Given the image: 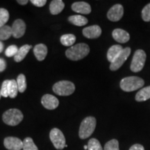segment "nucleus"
<instances>
[{"label":"nucleus","mask_w":150,"mask_h":150,"mask_svg":"<svg viewBox=\"0 0 150 150\" xmlns=\"http://www.w3.org/2000/svg\"><path fill=\"white\" fill-rule=\"evenodd\" d=\"M13 36L12 29L9 26L5 25L0 28V41L6 40Z\"/></svg>","instance_id":"5701e85b"},{"label":"nucleus","mask_w":150,"mask_h":150,"mask_svg":"<svg viewBox=\"0 0 150 150\" xmlns=\"http://www.w3.org/2000/svg\"><path fill=\"white\" fill-rule=\"evenodd\" d=\"M31 2L37 7H42L46 4V0H31Z\"/></svg>","instance_id":"473e14b6"},{"label":"nucleus","mask_w":150,"mask_h":150,"mask_svg":"<svg viewBox=\"0 0 150 150\" xmlns=\"http://www.w3.org/2000/svg\"><path fill=\"white\" fill-rule=\"evenodd\" d=\"M88 150H103L100 142L96 138H91L88 143Z\"/></svg>","instance_id":"bb28decb"},{"label":"nucleus","mask_w":150,"mask_h":150,"mask_svg":"<svg viewBox=\"0 0 150 150\" xmlns=\"http://www.w3.org/2000/svg\"><path fill=\"white\" fill-rule=\"evenodd\" d=\"M145 84L142 78L138 76H127L120 81L121 89L125 92H132L138 90Z\"/></svg>","instance_id":"7ed1b4c3"},{"label":"nucleus","mask_w":150,"mask_h":150,"mask_svg":"<svg viewBox=\"0 0 150 150\" xmlns=\"http://www.w3.org/2000/svg\"><path fill=\"white\" fill-rule=\"evenodd\" d=\"M23 114L17 108H11L4 112L2 120L4 122L9 126H17L23 120Z\"/></svg>","instance_id":"20e7f679"},{"label":"nucleus","mask_w":150,"mask_h":150,"mask_svg":"<svg viewBox=\"0 0 150 150\" xmlns=\"http://www.w3.org/2000/svg\"><path fill=\"white\" fill-rule=\"evenodd\" d=\"M142 18L145 22H150V3L146 5L142 9Z\"/></svg>","instance_id":"c756f323"},{"label":"nucleus","mask_w":150,"mask_h":150,"mask_svg":"<svg viewBox=\"0 0 150 150\" xmlns=\"http://www.w3.org/2000/svg\"><path fill=\"white\" fill-rule=\"evenodd\" d=\"M97 121L94 117H86L81 123L79 136L81 139H86L93 134L96 127Z\"/></svg>","instance_id":"f03ea898"},{"label":"nucleus","mask_w":150,"mask_h":150,"mask_svg":"<svg viewBox=\"0 0 150 150\" xmlns=\"http://www.w3.org/2000/svg\"><path fill=\"white\" fill-rule=\"evenodd\" d=\"M90 47L86 43H79L76 45L70 47L65 52L67 59L71 61H79L88 55Z\"/></svg>","instance_id":"f257e3e1"},{"label":"nucleus","mask_w":150,"mask_h":150,"mask_svg":"<svg viewBox=\"0 0 150 150\" xmlns=\"http://www.w3.org/2000/svg\"><path fill=\"white\" fill-rule=\"evenodd\" d=\"M72 9L74 12L81 14H89L91 13V6L88 3L84 1H77L72 5Z\"/></svg>","instance_id":"2eb2a0df"},{"label":"nucleus","mask_w":150,"mask_h":150,"mask_svg":"<svg viewBox=\"0 0 150 150\" xmlns=\"http://www.w3.org/2000/svg\"><path fill=\"white\" fill-rule=\"evenodd\" d=\"M17 2L20 4V5H26L28 3V1L27 0H18Z\"/></svg>","instance_id":"c9c22d12"},{"label":"nucleus","mask_w":150,"mask_h":150,"mask_svg":"<svg viewBox=\"0 0 150 150\" xmlns=\"http://www.w3.org/2000/svg\"><path fill=\"white\" fill-rule=\"evenodd\" d=\"M33 53L38 61H42L47 54V47L44 44H38L33 48Z\"/></svg>","instance_id":"dca6fc26"},{"label":"nucleus","mask_w":150,"mask_h":150,"mask_svg":"<svg viewBox=\"0 0 150 150\" xmlns=\"http://www.w3.org/2000/svg\"><path fill=\"white\" fill-rule=\"evenodd\" d=\"M104 150H120L119 142L116 139L109 140L105 145Z\"/></svg>","instance_id":"c85d7f7f"},{"label":"nucleus","mask_w":150,"mask_h":150,"mask_svg":"<svg viewBox=\"0 0 150 150\" xmlns=\"http://www.w3.org/2000/svg\"><path fill=\"white\" fill-rule=\"evenodd\" d=\"M82 33L87 38L95 39L99 38L102 34V29L98 25H93L84 28Z\"/></svg>","instance_id":"ddd939ff"},{"label":"nucleus","mask_w":150,"mask_h":150,"mask_svg":"<svg viewBox=\"0 0 150 150\" xmlns=\"http://www.w3.org/2000/svg\"><path fill=\"white\" fill-rule=\"evenodd\" d=\"M131 52V50L130 47H126L123 49L122 51L115 58V60L112 63H110V70L112 71H116L119 68H120V67H122L124 63L128 59Z\"/></svg>","instance_id":"6e6552de"},{"label":"nucleus","mask_w":150,"mask_h":150,"mask_svg":"<svg viewBox=\"0 0 150 150\" xmlns=\"http://www.w3.org/2000/svg\"><path fill=\"white\" fill-rule=\"evenodd\" d=\"M41 104L47 109L54 110L59 106V101L53 95L46 94L41 99Z\"/></svg>","instance_id":"f8f14e48"},{"label":"nucleus","mask_w":150,"mask_h":150,"mask_svg":"<svg viewBox=\"0 0 150 150\" xmlns=\"http://www.w3.org/2000/svg\"><path fill=\"white\" fill-rule=\"evenodd\" d=\"M8 83H9V80H5V81H4V82L2 83V85H1V96L4 97H9Z\"/></svg>","instance_id":"2f4dec72"},{"label":"nucleus","mask_w":150,"mask_h":150,"mask_svg":"<svg viewBox=\"0 0 150 150\" xmlns=\"http://www.w3.org/2000/svg\"><path fill=\"white\" fill-rule=\"evenodd\" d=\"M4 50V44L1 41H0V53H1Z\"/></svg>","instance_id":"e433bc0d"},{"label":"nucleus","mask_w":150,"mask_h":150,"mask_svg":"<svg viewBox=\"0 0 150 150\" xmlns=\"http://www.w3.org/2000/svg\"><path fill=\"white\" fill-rule=\"evenodd\" d=\"M124 14V8L121 4H115L112 6L108 11L107 18L112 22H117L122 18Z\"/></svg>","instance_id":"1a4fd4ad"},{"label":"nucleus","mask_w":150,"mask_h":150,"mask_svg":"<svg viewBox=\"0 0 150 150\" xmlns=\"http://www.w3.org/2000/svg\"><path fill=\"white\" fill-rule=\"evenodd\" d=\"M146 53L143 50H138L135 52L131 64V70L134 72H138L142 70L145 65Z\"/></svg>","instance_id":"423d86ee"},{"label":"nucleus","mask_w":150,"mask_h":150,"mask_svg":"<svg viewBox=\"0 0 150 150\" xmlns=\"http://www.w3.org/2000/svg\"><path fill=\"white\" fill-rule=\"evenodd\" d=\"M2 97L1 96V90H0V99H1V97Z\"/></svg>","instance_id":"58836bf2"},{"label":"nucleus","mask_w":150,"mask_h":150,"mask_svg":"<svg viewBox=\"0 0 150 150\" xmlns=\"http://www.w3.org/2000/svg\"><path fill=\"white\" fill-rule=\"evenodd\" d=\"M129 150H145V148L140 144H135L131 146Z\"/></svg>","instance_id":"72a5a7b5"},{"label":"nucleus","mask_w":150,"mask_h":150,"mask_svg":"<svg viewBox=\"0 0 150 150\" xmlns=\"http://www.w3.org/2000/svg\"><path fill=\"white\" fill-rule=\"evenodd\" d=\"M76 36L73 34H65L61 37V42L63 45L72 47L76 42Z\"/></svg>","instance_id":"4be33fe9"},{"label":"nucleus","mask_w":150,"mask_h":150,"mask_svg":"<svg viewBox=\"0 0 150 150\" xmlns=\"http://www.w3.org/2000/svg\"><path fill=\"white\" fill-rule=\"evenodd\" d=\"M50 138L56 149L61 150L65 147V138L60 129L57 128L52 129L50 131Z\"/></svg>","instance_id":"0eeeda50"},{"label":"nucleus","mask_w":150,"mask_h":150,"mask_svg":"<svg viewBox=\"0 0 150 150\" xmlns=\"http://www.w3.org/2000/svg\"><path fill=\"white\" fill-rule=\"evenodd\" d=\"M68 20L70 23L74 25L78 26V27H82V26L86 25L88 22V19L85 17L76 15V16H72L68 18Z\"/></svg>","instance_id":"412c9836"},{"label":"nucleus","mask_w":150,"mask_h":150,"mask_svg":"<svg viewBox=\"0 0 150 150\" xmlns=\"http://www.w3.org/2000/svg\"><path fill=\"white\" fill-rule=\"evenodd\" d=\"M53 91L60 96H68L73 94L75 91V86L69 81H60L53 86Z\"/></svg>","instance_id":"39448f33"},{"label":"nucleus","mask_w":150,"mask_h":150,"mask_svg":"<svg viewBox=\"0 0 150 150\" xmlns=\"http://www.w3.org/2000/svg\"><path fill=\"white\" fill-rule=\"evenodd\" d=\"M31 47H32V46L29 45H24L22 46L19 49L16 55L14 56L15 61L17 62V63H19V62L23 61L24 58L26 57V56L27 55V54L29 53V50H31Z\"/></svg>","instance_id":"6ab92c4d"},{"label":"nucleus","mask_w":150,"mask_h":150,"mask_svg":"<svg viewBox=\"0 0 150 150\" xmlns=\"http://www.w3.org/2000/svg\"><path fill=\"white\" fill-rule=\"evenodd\" d=\"M12 34L15 38L22 37L26 31V24L21 19H18L13 22L12 27Z\"/></svg>","instance_id":"9d476101"},{"label":"nucleus","mask_w":150,"mask_h":150,"mask_svg":"<svg viewBox=\"0 0 150 150\" xmlns=\"http://www.w3.org/2000/svg\"><path fill=\"white\" fill-rule=\"evenodd\" d=\"M23 150H38V148L35 145L33 139L27 137L23 140Z\"/></svg>","instance_id":"a878e982"},{"label":"nucleus","mask_w":150,"mask_h":150,"mask_svg":"<svg viewBox=\"0 0 150 150\" xmlns=\"http://www.w3.org/2000/svg\"><path fill=\"white\" fill-rule=\"evenodd\" d=\"M9 20V13L5 8H0V28L5 26Z\"/></svg>","instance_id":"cd10ccee"},{"label":"nucleus","mask_w":150,"mask_h":150,"mask_svg":"<svg viewBox=\"0 0 150 150\" xmlns=\"http://www.w3.org/2000/svg\"><path fill=\"white\" fill-rule=\"evenodd\" d=\"M18 86L17 84V81L16 80L12 79L9 80L8 83V94L9 97L11 98H16L18 95Z\"/></svg>","instance_id":"b1692460"},{"label":"nucleus","mask_w":150,"mask_h":150,"mask_svg":"<svg viewBox=\"0 0 150 150\" xmlns=\"http://www.w3.org/2000/svg\"><path fill=\"white\" fill-rule=\"evenodd\" d=\"M123 47L120 45H115L109 48L107 52V59L110 63H112L115 60L120 53L123 50Z\"/></svg>","instance_id":"a211bd4d"},{"label":"nucleus","mask_w":150,"mask_h":150,"mask_svg":"<svg viewBox=\"0 0 150 150\" xmlns=\"http://www.w3.org/2000/svg\"><path fill=\"white\" fill-rule=\"evenodd\" d=\"M112 38L120 43H125L130 40V35L127 31L122 29H115L112 31Z\"/></svg>","instance_id":"4468645a"},{"label":"nucleus","mask_w":150,"mask_h":150,"mask_svg":"<svg viewBox=\"0 0 150 150\" xmlns=\"http://www.w3.org/2000/svg\"><path fill=\"white\" fill-rule=\"evenodd\" d=\"M65 8V4L62 0H54L50 5V11L52 15H58Z\"/></svg>","instance_id":"f3484780"},{"label":"nucleus","mask_w":150,"mask_h":150,"mask_svg":"<svg viewBox=\"0 0 150 150\" xmlns=\"http://www.w3.org/2000/svg\"><path fill=\"white\" fill-rule=\"evenodd\" d=\"M6 67V63L3 59H0V72L5 70Z\"/></svg>","instance_id":"f704fd0d"},{"label":"nucleus","mask_w":150,"mask_h":150,"mask_svg":"<svg viewBox=\"0 0 150 150\" xmlns=\"http://www.w3.org/2000/svg\"><path fill=\"white\" fill-rule=\"evenodd\" d=\"M4 145L8 150H21L23 148V141L16 137H6Z\"/></svg>","instance_id":"9b49d317"},{"label":"nucleus","mask_w":150,"mask_h":150,"mask_svg":"<svg viewBox=\"0 0 150 150\" xmlns=\"http://www.w3.org/2000/svg\"><path fill=\"white\" fill-rule=\"evenodd\" d=\"M18 50L19 49L16 45H11L6 50L5 54L7 57H13V56L14 57L18 53Z\"/></svg>","instance_id":"7c9ffc66"},{"label":"nucleus","mask_w":150,"mask_h":150,"mask_svg":"<svg viewBox=\"0 0 150 150\" xmlns=\"http://www.w3.org/2000/svg\"><path fill=\"white\" fill-rule=\"evenodd\" d=\"M83 147H84V149H85V150L88 149V146H87V145H85Z\"/></svg>","instance_id":"4c0bfd02"},{"label":"nucleus","mask_w":150,"mask_h":150,"mask_svg":"<svg viewBox=\"0 0 150 150\" xmlns=\"http://www.w3.org/2000/svg\"><path fill=\"white\" fill-rule=\"evenodd\" d=\"M16 81L18 86L19 92L22 93H24L27 89V80H26L25 76L23 74H19Z\"/></svg>","instance_id":"393cba45"},{"label":"nucleus","mask_w":150,"mask_h":150,"mask_svg":"<svg viewBox=\"0 0 150 150\" xmlns=\"http://www.w3.org/2000/svg\"><path fill=\"white\" fill-rule=\"evenodd\" d=\"M137 102H145L150 99V86L143 88L136 93L135 97Z\"/></svg>","instance_id":"aec40b11"}]
</instances>
